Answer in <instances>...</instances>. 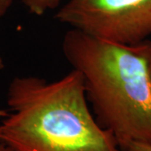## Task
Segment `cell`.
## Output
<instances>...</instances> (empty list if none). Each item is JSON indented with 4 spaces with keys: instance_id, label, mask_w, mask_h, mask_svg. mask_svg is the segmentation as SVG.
<instances>
[{
    "instance_id": "1",
    "label": "cell",
    "mask_w": 151,
    "mask_h": 151,
    "mask_svg": "<svg viewBox=\"0 0 151 151\" xmlns=\"http://www.w3.org/2000/svg\"><path fill=\"white\" fill-rule=\"evenodd\" d=\"M62 51L83 76L86 98L99 125L124 150L131 143L151 145V41L112 43L70 29Z\"/></svg>"
},
{
    "instance_id": "2",
    "label": "cell",
    "mask_w": 151,
    "mask_h": 151,
    "mask_svg": "<svg viewBox=\"0 0 151 151\" xmlns=\"http://www.w3.org/2000/svg\"><path fill=\"white\" fill-rule=\"evenodd\" d=\"M87 102L75 69L55 81L16 76L8 88L10 113L0 124V142L20 151H122Z\"/></svg>"
},
{
    "instance_id": "3",
    "label": "cell",
    "mask_w": 151,
    "mask_h": 151,
    "mask_svg": "<svg viewBox=\"0 0 151 151\" xmlns=\"http://www.w3.org/2000/svg\"><path fill=\"white\" fill-rule=\"evenodd\" d=\"M55 18L112 43L134 45L151 35V0H69Z\"/></svg>"
},
{
    "instance_id": "4",
    "label": "cell",
    "mask_w": 151,
    "mask_h": 151,
    "mask_svg": "<svg viewBox=\"0 0 151 151\" xmlns=\"http://www.w3.org/2000/svg\"><path fill=\"white\" fill-rule=\"evenodd\" d=\"M62 0H22L31 14L41 16L50 10L55 9L60 5Z\"/></svg>"
},
{
    "instance_id": "5",
    "label": "cell",
    "mask_w": 151,
    "mask_h": 151,
    "mask_svg": "<svg viewBox=\"0 0 151 151\" xmlns=\"http://www.w3.org/2000/svg\"><path fill=\"white\" fill-rule=\"evenodd\" d=\"M122 151H151V145L144 143L134 142L125 147Z\"/></svg>"
},
{
    "instance_id": "6",
    "label": "cell",
    "mask_w": 151,
    "mask_h": 151,
    "mask_svg": "<svg viewBox=\"0 0 151 151\" xmlns=\"http://www.w3.org/2000/svg\"><path fill=\"white\" fill-rule=\"evenodd\" d=\"M13 4V0H0V19L7 14Z\"/></svg>"
},
{
    "instance_id": "7",
    "label": "cell",
    "mask_w": 151,
    "mask_h": 151,
    "mask_svg": "<svg viewBox=\"0 0 151 151\" xmlns=\"http://www.w3.org/2000/svg\"><path fill=\"white\" fill-rule=\"evenodd\" d=\"M4 68V60L2 59V57L0 56V72L3 70V69ZM8 114H9V111H7V110H4V109H2V108H0V118H5L8 116Z\"/></svg>"
},
{
    "instance_id": "8",
    "label": "cell",
    "mask_w": 151,
    "mask_h": 151,
    "mask_svg": "<svg viewBox=\"0 0 151 151\" xmlns=\"http://www.w3.org/2000/svg\"><path fill=\"white\" fill-rule=\"evenodd\" d=\"M0 151H20L4 142H0Z\"/></svg>"
},
{
    "instance_id": "9",
    "label": "cell",
    "mask_w": 151,
    "mask_h": 151,
    "mask_svg": "<svg viewBox=\"0 0 151 151\" xmlns=\"http://www.w3.org/2000/svg\"><path fill=\"white\" fill-rule=\"evenodd\" d=\"M150 74H151V52H150Z\"/></svg>"
}]
</instances>
